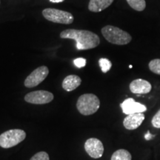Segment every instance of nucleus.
Listing matches in <instances>:
<instances>
[{"label":"nucleus","mask_w":160,"mask_h":160,"mask_svg":"<svg viewBox=\"0 0 160 160\" xmlns=\"http://www.w3.org/2000/svg\"><path fill=\"white\" fill-rule=\"evenodd\" d=\"M145 120V115L143 113H133V114L128 115L123 121V125L126 129L135 130L138 128L143 121Z\"/></svg>","instance_id":"9b49d317"},{"label":"nucleus","mask_w":160,"mask_h":160,"mask_svg":"<svg viewBox=\"0 0 160 160\" xmlns=\"http://www.w3.org/2000/svg\"><path fill=\"white\" fill-rule=\"evenodd\" d=\"M85 151L93 159L102 157L104 153L103 144L97 138H90L85 143Z\"/></svg>","instance_id":"6e6552de"},{"label":"nucleus","mask_w":160,"mask_h":160,"mask_svg":"<svg viewBox=\"0 0 160 160\" xmlns=\"http://www.w3.org/2000/svg\"><path fill=\"white\" fill-rule=\"evenodd\" d=\"M100 101L93 93H85L80 96L77 100V108L81 114L89 116L95 113L99 108Z\"/></svg>","instance_id":"7ed1b4c3"},{"label":"nucleus","mask_w":160,"mask_h":160,"mask_svg":"<svg viewBox=\"0 0 160 160\" xmlns=\"http://www.w3.org/2000/svg\"><path fill=\"white\" fill-rule=\"evenodd\" d=\"M74 65L77 66L78 68H81L85 67L86 65V59L84 58H77L74 60Z\"/></svg>","instance_id":"aec40b11"},{"label":"nucleus","mask_w":160,"mask_h":160,"mask_svg":"<svg viewBox=\"0 0 160 160\" xmlns=\"http://www.w3.org/2000/svg\"><path fill=\"white\" fill-rule=\"evenodd\" d=\"M129 88L132 93L135 94H146L152 89L151 83L142 79H137L132 81Z\"/></svg>","instance_id":"9d476101"},{"label":"nucleus","mask_w":160,"mask_h":160,"mask_svg":"<svg viewBox=\"0 0 160 160\" xmlns=\"http://www.w3.org/2000/svg\"><path fill=\"white\" fill-rule=\"evenodd\" d=\"M49 73V70L46 66H41L35 69L25 80V86L26 88H33L42 82Z\"/></svg>","instance_id":"423d86ee"},{"label":"nucleus","mask_w":160,"mask_h":160,"mask_svg":"<svg viewBox=\"0 0 160 160\" xmlns=\"http://www.w3.org/2000/svg\"><path fill=\"white\" fill-rule=\"evenodd\" d=\"M153 135H152L151 133H150L149 131H148L147 133H146V134L145 135V139L146 140H151V139H153Z\"/></svg>","instance_id":"412c9836"},{"label":"nucleus","mask_w":160,"mask_h":160,"mask_svg":"<svg viewBox=\"0 0 160 160\" xmlns=\"http://www.w3.org/2000/svg\"><path fill=\"white\" fill-rule=\"evenodd\" d=\"M43 17L54 23L69 25L73 22V17L71 13L54 8H46L42 11Z\"/></svg>","instance_id":"39448f33"},{"label":"nucleus","mask_w":160,"mask_h":160,"mask_svg":"<svg viewBox=\"0 0 160 160\" xmlns=\"http://www.w3.org/2000/svg\"><path fill=\"white\" fill-rule=\"evenodd\" d=\"M127 2L132 8L137 11H142L146 7L145 0H127Z\"/></svg>","instance_id":"2eb2a0df"},{"label":"nucleus","mask_w":160,"mask_h":160,"mask_svg":"<svg viewBox=\"0 0 160 160\" xmlns=\"http://www.w3.org/2000/svg\"><path fill=\"white\" fill-rule=\"evenodd\" d=\"M26 133L21 129H12L0 135V147L3 148H11L24 141Z\"/></svg>","instance_id":"20e7f679"},{"label":"nucleus","mask_w":160,"mask_h":160,"mask_svg":"<svg viewBox=\"0 0 160 160\" xmlns=\"http://www.w3.org/2000/svg\"><path fill=\"white\" fill-rule=\"evenodd\" d=\"M113 0H90L88 9L92 12H101L108 8Z\"/></svg>","instance_id":"ddd939ff"},{"label":"nucleus","mask_w":160,"mask_h":160,"mask_svg":"<svg viewBox=\"0 0 160 160\" xmlns=\"http://www.w3.org/2000/svg\"><path fill=\"white\" fill-rule=\"evenodd\" d=\"M49 1L52 3H60V2H62L65 1V0H49Z\"/></svg>","instance_id":"4be33fe9"},{"label":"nucleus","mask_w":160,"mask_h":160,"mask_svg":"<svg viewBox=\"0 0 160 160\" xmlns=\"http://www.w3.org/2000/svg\"><path fill=\"white\" fill-rule=\"evenodd\" d=\"M82 79L77 75H69L64 79L62 88L66 91H72L81 85Z\"/></svg>","instance_id":"f8f14e48"},{"label":"nucleus","mask_w":160,"mask_h":160,"mask_svg":"<svg viewBox=\"0 0 160 160\" xmlns=\"http://www.w3.org/2000/svg\"><path fill=\"white\" fill-rule=\"evenodd\" d=\"M62 39H73L77 42V48L79 51L95 48L100 43L99 36L85 30L68 29L60 33Z\"/></svg>","instance_id":"f257e3e1"},{"label":"nucleus","mask_w":160,"mask_h":160,"mask_svg":"<svg viewBox=\"0 0 160 160\" xmlns=\"http://www.w3.org/2000/svg\"><path fill=\"white\" fill-rule=\"evenodd\" d=\"M30 160H50V158L46 152L41 151L33 155Z\"/></svg>","instance_id":"a211bd4d"},{"label":"nucleus","mask_w":160,"mask_h":160,"mask_svg":"<svg viewBox=\"0 0 160 160\" xmlns=\"http://www.w3.org/2000/svg\"><path fill=\"white\" fill-rule=\"evenodd\" d=\"M131 154L127 150L119 149L113 153L111 160H131Z\"/></svg>","instance_id":"4468645a"},{"label":"nucleus","mask_w":160,"mask_h":160,"mask_svg":"<svg viewBox=\"0 0 160 160\" xmlns=\"http://www.w3.org/2000/svg\"><path fill=\"white\" fill-rule=\"evenodd\" d=\"M53 99V94L47 91H36L25 95V100L27 102L35 105H44L51 102Z\"/></svg>","instance_id":"0eeeda50"},{"label":"nucleus","mask_w":160,"mask_h":160,"mask_svg":"<svg viewBox=\"0 0 160 160\" xmlns=\"http://www.w3.org/2000/svg\"><path fill=\"white\" fill-rule=\"evenodd\" d=\"M120 106H121L123 113L127 115L137 113H143V112L147 111V108L145 105L139 102H137L132 98L126 99L123 102L120 104Z\"/></svg>","instance_id":"1a4fd4ad"},{"label":"nucleus","mask_w":160,"mask_h":160,"mask_svg":"<svg viewBox=\"0 0 160 160\" xmlns=\"http://www.w3.org/2000/svg\"><path fill=\"white\" fill-rule=\"evenodd\" d=\"M152 125L156 128H160V110L153 116L151 120Z\"/></svg>","instance_id":"6ab92c4d"},{"label":"nucleus","mask_w":160,"mask_h":160,"mask_svg":"<svg viewBox=\"0 0 160 160\" xmlns=\"http://www.w3.org/2000/svg\"><path fill=\"white\" fill-rule=\"evenodd\" d=\"M99 64L100 68H101L102 71L103 73H107L111 70L112 67V63L109 59H105V58H102L99 60Z\"/></svg>","instance_id":"dca6fc26"},{"label":"nucleus","mask_w":160,"mask_h":160,"mask_svg":"<svg viewBox=\"0 0 160 160\" xmlns=\"http://www.w3.org/2000/svg\"><path fill=\"white\" fill-rule=\"evenodd\" d=\"M149 68L153 73L160 75V59L151 60L149 63Z\"/></svg>","instance_id":"f3484780"},{"label":"nucleus","mask_w":160,"mask_h":160,"mask_svg":"<svg viewBox=\"0 0 160 160\" xmlns=\"http://www.w3.org/2000/svg\"><path fill=\"white\" fill-rule=\"evenodd\" d=\"M102 33L107 41L114 45H124L131 41V36L117 27L107 25L102 29Z\"/></svg>","instance_id":"f03ea898"}]
</instances>
